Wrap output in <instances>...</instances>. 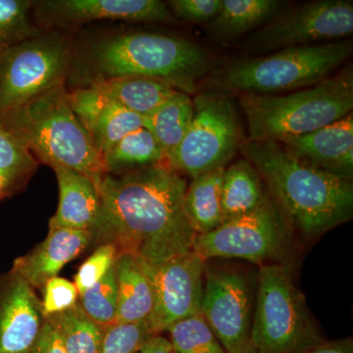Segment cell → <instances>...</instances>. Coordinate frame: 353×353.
<instances>
[{
  "label": "cell",
  "mask_w": 353,
  "mask_h": 353,
  "mask_svg": "<svg viewBox=\"0 0 353 353\" xmlns=\"http://www.w3.org/2000/svg\"><path fill=\"white\" fill-rule=\"evenodd\" d=\"M187 187L167 163L106 174L97 185L101 212L92 245L110 243L117 255L150 265L192 252L196 234L183 208Z\"/></svg>",
  "instance_id": "6da1fadb"
},
{
  "label": "cell",
  "mask_w": 353,
  "mask_h": 353,
  "mask_svg": "<svg viewBox=\"0 0 353 353\" xmlns=\"http://www.w3.org/2000/svg\"><path fill=\"white\" fill-rule=\"evenodd\" d=\"M239 150L259 172L290 224L318 236L353 214L352 179L322 170L278 141H241Z\"/></svg>",
  "instance_id": "7a4b0ae2"
},
{
  "label": "cell",
  "mask_w": 353,
  "mask_h": 353,
  "mask_svg": "<svg viewBox=\"0 0 353 353\" xmlns=\"http://www.w3.org/2000/svg\"><path fill=\"white\" fill-rule=\"evenodd\" d=\"M210 68L201 46L179 37L150 32L110 34L94 41L71 59L80 87L124 76H143L168 83L192 94Z\"/></svg>",
  "instance_id": "3957f363"
},
{
  "label": "cell",
  "mask_w": 353,
  "mask_h": 353,
  "mask_svg": "<svg viewBox=\"0 0 353 353\" xmlns=\"http://www.w3.org/2000/svg\"><path fill=\"white\" fill-rule=\"evenodd\" d=\"M65 85L0 114V122L24 143L39 163L73 169L99 185L106 175L103 159L74 113Z\"/></svg>",
  "instance_id": "277c9868"
},
{
  "label": "cell",
  "mask_w": 353,
  "mask_h": 353,
  "mask_svg": "<svg viewBox=\"0 0 353 353\" xmlns=\"http://www.w3.org/2000/svg\"><path fill=\"white\" fill-rule=\"evenodd\" d=\"M240 103L252 141H280L308 134L352 113V67L285 95L241 94Z\"/></svg>",
  "instance_id": "5b68a950"
},
{
  "label": "cell",
  "mask_w": 353,
  "mask_h": 353,
  "mask_svg": "<svg viewBox=\"0 0 353 353\" xmlns=\"http://www.w3.org/2000/svg\"><path fill=\"white\" fill-rule=\"evenodd\" d=\"M352 54V43L347 39L284 48L268 57L234 62L221 74L218 83L241 94L301 90L329 78Z\"/></svg>",
  "instance_id": "8992f818"
},
{
  "label": "cell",
  "mask_w": 353,
  "mask_h": 353,
  "mask_svg": "<svg viewBox=\"0 0 353 353\" xmlns=\"http://www.w3.org/2000/svg\"><path fill=\"white\" fill-rule=\"evenodd\" d=\"M252 341L256 353H299L323 341L287 265L260 267Z\"/></svg>",
  "instance_id": "52a82bcc"
},
{
  "label": "cell",
  "mask_w": 353,
  "mask_h": 353,
  "mask_svg": "<svg viewBox=\"0 0 353 353\" xmlns=\"http://www.w3.org/2000/svg\"><path fill=\"white\" fill-rule=\"evenodd\" d=\"M192 101V125L167 165L180 175L196 178L225 168L239 150L241 130L233 102L224 94L202 92Z\"/></svg>",
  "instance_id": "ba28073f"
},
{
  "label": "cell",
  "mask_w": 353,
  "mask_h": 353,
  "mask_svg": "<svg viewBox=\"0 0 353 353\" xmlns=\"http://www.w3.org/2000/svg\"><path fill=\"white\" fill-rule=\"evenodd\" d=\"M72 52L68 38L57 31H43L4 50L0 57V114L66 83Z\"/></svg>",
  "instance_id": "9c48e42d"
},
{
  "label": "cell",
  "mask_w": 353,
  "mask_h": 353,
  "mask_svg": "<svg viewBox=\"0 0 353 353\" xmlns=\"http://www.w3.org/2000/svg\"><path fill=\"white\" fill-rule=\"evenodd\" d=\"M290 223L270 199L248 214L228 220L210 233L196 234L192 250L204 260L240 259L262 263L279 259L290 241Z\"/></svg>",
  "instance_id": "30bf717a"
},
{
  "label": "cell",
  "mask_w": 353,
  "mask_h": 353,
  "mask_svg": "<svg viewBox=\"0 0 353 353\" xmlns=\"http://www.w3.org/2000/svg\"><path fill=\"white\" fill-rule=\"evenodd\" d=\"M353 32V2L314 0L299 4L253 32L243 43L250 52H265L341 41Z\"/></svg>",
  "instance_id": "8fae6325"
},
{
  "label": "cell",
  "mask_w": 353,
  "mask_h": 353,
  "mask_svg": "<svg viewBox=\"0 0 353 353\" xmlns=\"http://www.w3.org/2000/svg\"><path fill=\"white\" fill-rule=\"evenodd\" d=\"M201 314L227 353H256L252 345V285L233 269L206 270Z\"/></svg>",
  "instance_id": "7c38bea8"
},
{
  "label": "cell",
  "mask_w": 353,
  "mask_h": 353,
  "mask_svg": "<svg viewBox=\"0 0 353 353\" xmlns=\"http://www.w3.org/2000/svg\"><path fill=\"white\" fill-rule=\"evenodd\" d=\"M141 264L154 296L148 322L153 334H161L175 323L201 313L206 267L197 253L192 250L162 263Z\"/></svg>",
  "instance_id": "4fadbf2b"
},
{
  "label": "cell",
  "mask_w": 353,
  "mask_h": 353,
  "mask_svg": "<svg viewBox=\"0 0 353 353\" xmlns=\"http://www.w3.org/2000/svg\"><path fill=\"white\" fill-rule=\"evenodd\" d=\"M43 27H68L95 21L172 23L168 6L159 0H43L34 1Z\"/></svg>",
  "instance_id": "5bb4252c"
},
{
  "label": "cell",
  "mask_w": 353,
  "mask_h": 353,
  "mask_svg": "<svg viewBox=\"0 0 353 353\" xmlns=\"http://www.w3.org/2000/svg\"><path fill=\"white\" fill-rule=\"evenodd\" d=\"M44 321L31 285L11 269L0 274V353H27Z\"/></svg>",
  "instance_id": "9a60e30c"
},
{
  "label": "cell",
  "mask_w": 353,
  "mask_h": 353,
  "mask_svg": "<svg viewBox=\"0 0 353 353\" xmlns=\"http://www.w3.org/2000/svg\"><path fill=\"white\" fill-rule=\"evenodd\" d=\"M70 103L101 157L123 137L145 127V118L127 110L92 87L69 92Z\"/></svg>",
  "instance_id": "2e32d148"
},
{
  "label": "cell",
  "mask_w": 353,
  "mask_h": 353,
  "mask_svg": "<svg viewBox=\"0 0 353 353\" xmlns=\"http://www.w3.org/2000/svg\"><path fill=\"white\" fill-rule=\"evenodd\" d=\"M278 143L292 154L322 170L352 179V113L314 132L290 137Z\"/></svg>",
  "instance_id": "e0dca14e"
},
{
  "label": "cell",
  "mask_w": 353,
  "mask_h": 353,
  "mask_svg": "<svg viewBox=\"0 0 353 353\" xmlns=\"http://www.w3.org/2000/svg\"><path fill=\"white\" fill-rule=\"evenodd\" d=\"M94 234L90 231L52 229L43 243L24 256L14 260L11 270L24 279L34 290L44 285L72 260L92 246Z\"/></svg>",
  "instance_id": "ac0fdd59"
},
{
  "label": "cell",
  "mask_w": 353,
  "mask_h": 353,
  "mask_svg": "<svg viewBox=\"0 0 353 353\" xmlns=\"http://www.w3.org/2000/svg\"><path fill=\"white\" fill-rule=\"evenodd\" d=\"M59 189L57 213L50 230L73 229L92 232L99 223L101 199L97 185L88 176L63 166L53 167Z\"/></svg>",
  "instance_id": "d6986e66"
},
{
  "label": "cell",
  "mask_w": 353,
  "mask_h": 353,
  "mask_svg": "<svg viewBox=\"0 0 353 353\" xmlns=\"http://www.w3.org/2000/svg\"><path fill=\"white\" fill-rule=\"evenodd\" d=\"M118 304L116 323L148 322L154 306L152 283L141 260L129 253L115 260Z\"/></svg>",
  "instance_id": "ffe728a7"
},
{
  "label": "cell",
  "mask_w": 353,
  "mask_h": 353,
  "mask_svg": "<svg viewBox=\"0 0 353 353\" xmlns=\"http://www.w3.org/2000/svg\"><path fill=\"white\" fill-rule=\"evenodd\" d=\"M117 102L127 110L146 118L157 110L176 88L157 79L143 76H124L97 81L87 85Z\"/></svg>",
  "instance_id": "44dd1931"
},
{
  "label": "cell",
  "mask_w": 353,
  "mask_h": 353,
  "mask_svg": "<svg viewBox=\"0 0 353 353\" xmlns=\"http://www.w3.org/2000/svg\"><path fill=\"white\" fill-rule=\"evenodd\" d=\"M279 0H222L217 16L206 24L208 34L218 41H232L257 29L282 12Z\"/></svg>",
  "instance_id": "7402d4cb"
},
{
  "label": "cell",
  "mask_w": 353,
  "mask_h": 353,
  "mask_svg": "<svg viewBox=\"0 0 353 353\" xmlns=\"http://www.w3.org/2000/svg\"><path fill=\"white\" fill-rule=\"evenodd\" d=\"M268 197L259 172L248 159L225 168L221 194L223 223L252 212Z\"/></svg>",
  "instance_id": "603a6c76"
},
{
  "label": "cell",
  "mask_w": 353,
  "mask_h": 353,
  "mask_svg": "<svg viewBox=\"0 0 353 353\" xmlns=\"http://www.w3.org/2000/svg\"><path fill=\"white\" fill-rule=\"evenodd\" d=\"M225 168L192 178L185 190L183 208L196 234L214 231L223 224L222 194Z\"/></svg>",
  "instance_id": "cb8c5ba5"
},
{
  "label": "cell",
  "mask_w": 353,
  "mask_h": 353,
  "mask_svg": "<svg viewBox=\"0 0 353 353\" xmlns=\"http://www.w3.org/2000/svg\"><path fill=\"white\" fill-rule=\"evenodd\" d=\"M102 159L109 175H121L167 163L157 139L145 127L123 137L102 154Z\"/></svg>",
  "instance_id": "d4e9b609"
},
{
  "label": "cell",
  "mask_w": 353,
  "mask_h": 353,
  "mask_svg": "<svg viewBox=\"0 0 353 353\" xmlns=\"http://www.w3.org/2000/svg\"><path fill=\"white\" fill-rule=\"evenodd\" d=\"M194 118V101L190 94L176 90L152 115L145 118L148 130L163 152L166 161L182 143Z\"/></svg>",
  "instance_id": "484cf974"
},
{
  "label": "cell",
  "mask_w": 353,
  "mask_h": 353,
  "mask_svg": "<svg viewBox=\"0 0 353 353\" xmlns=\"http://www.w3.org/2000/svg\"><path fill=\"white\" fill-rule=\"evenodd\" d=\"M38 168L29 148L0 122V201L23 192Z\"/></svg>",
  "instance_id": "4316f807"
},
{
  "label": "cell",
  "mask_w": 353,
  "mask_h": 353,
  "mask_svg": "<svg viewBox=\"0 0 353 353\" xmlns=\"http://www.w3.org/2000/svg\"><path fill=\"white\" fill-rule=\"evenodd\" d=\"M59 336L66 353H99L105 329L90 319L77 303L46 318Z\"/></svg>",
  "instance_id": "83f0119b"
},
{
  "label": "cell",
  "mask_w": 353,
  "mask_h": 353,
  "mask_svg": "<svg viewBox=\"0 0 353 353\" xmlns=\"http://www.w3.org/2000/svg\"><path fill=\"white\" fill-rule=\"evenodd\" d=\"M167 332L176 353H227L201 313L175 323Z\"/></svg>",
  "instance_id": "f1b7e54d"
},
{
  "label": "cell",
  "mask_w": 353,
  "mask_h": 353,
  "mask_svg": "<svg viewBox=\"0 0 353 353\" xmlns=\"http://www.w3.org/2000/svg\"><path fill=\"white\" fill-rule=\"evenodd\" d=\"M79 297L78 303L85 314L102 328L108 329L115 324L118 304L115 263L103 278Z\"/></svg>",
  "instance_id": "f546056e"
},
{
  "label": "cell",
  "mask_w": 353,
  "mask_h": 353,
  "mask_svg": "<svg viewBox=\"0 0 353 353\" xmlns=\"http://www.w3.org/2000/svg\"><path fill=\"white\" fill-rule=\"evenodd\" d=\"M31 0H0V52L43 32L32 24Z\"/></svg>",
  "instance_id": "4dcf8cb0"
},
{
  "label": "cell",
  "mask_w": 353,
  "mask_h": 353,
  "mask_svg": "<svg viewBox=\"0 0 353 353\" xmlns=\"http://www.w3.org/2000/svg\"><path fill=\"white\" fill-rule=\"evenodd\" d=\"M152 336L148 322L115 323L105 329L99 353H139Z\"/></svg>",
  "instance_id": "1f68e13d"
},
{
  "label": "cell",
  "mask_w": 353,
  "mask_h": 353,
  "mask_svg": "<svg viewBox=\"0 0 353 353\" xmlns=\"http://www.w3.org/2000/svg\"><path fill=\"white\" fill-rule=\"evenodd\" d=\"M117 250L110 243L97 245L92 254L79 268L75 284L79 296L97 284L115 263Z\"/></svg>",
  "instance_id": "d6a6232c"
},
{
  "label": "cell",
  "mask_w": 353,
  "mask_h": 353,
  "mask_svg": "<svg viewBox=\"0 0 353 353\" xmlns=\"http://www.w3.org/2000/svg\"><path fill=\"white\" fill-rule=\"evenodd\" d=\"M41 308L44 318L73 307L78 303L79 292L75 284L67 279L55 277L43 287Z\"/></svg>",
  "instance_id": "836d02e7"
},
{
  "label": "cell",
  "mask_w": 353,
  "mask_h": 353,
  "mask_svg": "<svg viewBox=\"0 0 353 353\" xmlns=\"http://www.w3.org/2000/svg\"><path fill=\"white\" fill-rule=\"evenodd\" d=\"M167 6L176 17L197 24H208L219 13L222 0H171Z\"/></svg>",
  "instance_id": "e575fe53"
},
{
  "label": "cell",
  "mask_w": 353,
  "mask_h": 353,
  "mask_svg": "<svg viewBox=\"0 0 353 353\" xmlns=\"http://www.w3.org/2000/svg\"><path fill=\"white\" fill-rule=\"evenodd\" d=\"M27 353H66V350L57 332L46 320Z\"/></svg>",
  "instance_id": "d590c367"
},
{
  "label": "cell",
  "mask_w": 353,
  "mask_h": 353,
  "mask_svg": "<svg viewBox=\"0 0 353 353\" xmlns=\"http://www.w3.org/2000/svg\"><path fill=\"white\" fill-rule=\"evenodd\" d=\"M299 353H353L352 341L350 339L338 341H323Z\"/></svg>",
  "instance_id": "8d00e7d4"
},
{
  "label": "cell",
  "mask_w": 353,
  "mask_h": 353,
  "mask_svg": "<svg viewBox=\"0 0 353 353\" xmlns=\"http://www.w3.org/2000/svg\"><path fill=\"white\" fill-rule=\"evenodd\" d=\"M172 352L173 350L168 339L161 334H154L146 341L139 353H171Z\"/></svg>",
  "instance_id": "74e56055"
},
{
  "label": "cell",
  "mask_w": 353,
  "mask_h": 353,
  "mask_svg": "<svg viewBox=\"0 0 353 353\" xmlns=\"http://www.w3.org/2000/svg\"><path fill=\"white\" fill-rule=\"evenodd\" d=\"M3 52V51H2ZM2 52H0V57H1Z\"/></svg>",
  "instance_id": "f35d334b"
},
{
  "label": "cell",
  "mask_w": 353,
  "mask_h": 353,
  "mask_svg": "<svg viewBox=\"0 0 353 353\" xmlns=\"http://www.w3.org/2000/svg\"><path fill=\"white\" fill-rule=\"evenodd\" d=\"M171 353H176V352H172Z\"/></svg>",
  "instance_id": "ab89813d"
}]
</instances>
